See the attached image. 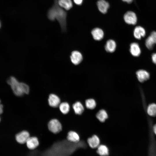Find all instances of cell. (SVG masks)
Listing matches in <instances>:
<instances>
[{"label":"cell","instance_id":"2","mask_svg":"<svg viewBox=\"0 0 156 156\" xmlns=\"http://www.w3.org/2000/svg\"><path fill=\"white\" fill-rule=\"evenodd\" d=\"M53 5L55 8V18L60 24L62 32H65L67 28V13L59 5L58 0H54Z\"/></svg>","mask_w":156,"mask_h":156},{"label":"cell","instance_id":"30","mask_svg":"<svg viewBox=\"0 0 156 156\" xmlns=\"http://www.w3.org/2000/svg\"><path fill=\"white\" fill-rule=\"evenodd\" d=\"M124 2H126L128 3H132L133 0H122Z\"/></svg>","mask_w":156,"mask_h":156},{"label":"cell","instance_id":"11","mask_svg":"<svg viewBox=\"0 0 156 156\" xmlns=\"http://www.w3.org/2000/svg\"><path fill=\"white\" fill-rule=\"evenodd\" d=\"M91 34L93 38L96 40H100L102 39L104 35L103 30L98 27L93 29L91 31Z\"/></svg>","mask_w":156,"mask_h":156},{"label":"cell","instance_id":"16","mask_svg":"<svg viewBox=\"0 0 156 156\" xmlns=\"http://www.w3.org/2000/svg\"><path fill=\"white\" fill-rule=\"evenodd\" d=\"M67 138L68 141L74 143L78 142L80 140L79 134L74 131H69L68 133Z\"/></svg>","mask_w":156,"mask_h":156},{"label":"cell","instance_id":"1","mask_svg":"<svg viewBox=\"0 0 156 156\" xmlns=\"http://www.w3.org/2000/svg\"><path fill=\"white\" fill-rule=\"evenodd\" d=\"M7 82L10 86L14 93L17 96H21L29 92V86L25 83L19 81L14 76H10L7 80Z\"/></svg>","mask_w":156,"mask_h":156},{"label":"cell","instance_id":"18","mask_svg":"<svg viewBox=\"0 0 156 156\" xmlns=\"http://www.w3.org/2000/svg\"><path fill=\"white\" fill-rule=\"evenodd\" d=\"M59 5L66 10H70L73 7L71 0H58Z\"/></svg>","mask_w":156,"mask_h":156},{"label":"cell","instance_id":"24","mask_svg":"<svg viewBox=\"0 0 156 156\" xmlns=\"http://www.w3.org/2000/svg\"><path fill=\"white\" fill-rule=\"evenodd\" d=\"M47 17L51 21H54L56 19L55 8L54 5L49 10L47 13Z\"/></svg>","mask_w":156,"mask_h":156},{"label":"cell","instance_id":"33","mask_svg":"<svg viewBox=\"0 0 156 156\" xmlns=\"http://www.w3.org/2000/svg\"><path fill=\"white\" fill-rule=\"evenodd\" d=\"M1 118H0V121H1Z\"/></svg>","mask_w":156,"mask_h":156},{"label":"cell","instance_id":"13","mask_svg":"<svg viewBox=\"0 0 156 156\" xmlns=\"http://www.w3.org/2000/svg\"><path fill=\"white\" fill-rule=\"evenodd\" d=\"M26 143L27 147L30 149H33L36 148L39 144L38 139L36 137H29Z\"/></svg>","mask_w":156,"mask_h":156},{"label":"cell","instance_id":"4","mask_svg":"<svg viewBox=\"0 0 156 156\" xmlns=\"http://www.w3.org/2000/svg\"><path fill=\"white\" fill-rule=\"evenodd\" d=\"M124 19L125 22L130 25H135L137 21V18L136 14L133 12L128 11L124 15Z\"/></svg>","mask_w":156,"mask_h":156},{"label":"cell","instance_id":"32","mask_svg":"<svg viewBox=\"0 0 156 156\" xmlns=\"http://www.w3.org/2000/svg\"><path fill=\"white\" fill-rule=\"evenodd\" d=\"M1 23L0 22V28L1 27Z\"/></svg>","mask_w":156,"mask_h":156},{"label":"cell","instance_id":"6","mask_svg":"<svg viewBox=\"0 0 156 156\" xmlns=\"http://www.w3.org/2000/svg\"><path fill=\"white\" fill-rule=\"evenodd\" d=\"M29 137V133L27 131H23L16 135L15 139L18 143L23 144L26 143Z\"/></svg>","mask_w":156,"mask_h":156},{"label":"cell","instance_id":"22","mask_svg":"<svg viewBox=\"0 0 156 156\" xmlns=\"http://www.w3.org/2000/svg\"><path fill=\"white\" fill-rule=\"evenodd\" d=\"M59 106L60 111L64 114H67L69 111L70 106L69 104L67 102L62 103H60Z\"/></svg>","mask_w":156,"mask_h":156},{"label":"cell","instance_id":"25","mask_svg":"<svg viewBox=\"0 0 156 156\" xmlns=\"http://www.w3.org/2000/svg\"><path fill=\"white\" fill-rule=\"evenodd\" d=\"M145 44L147 48L150 50H151L153 48L154 45L155 44L150 36L146 39Z\"/></svg>","mask_w":156,"mask_h":156},{"label":"cell","instance_id":"3","mask_svg":"<svg viewBox=\"0 0 156 156\" xmlns=\"http://www.w3.org/2000/svg\"><path fill=\"white\" fill-rule=\"evenodd\" d=\"M49 130L54 133H57L62 130V127L60 121L57 119H53L51 120L48 123Z\"/></svg>","mask_w":156,"mask_h":156},{"label":"cell","instance_id":"29","mask_svg":"<svg viewBox=\"0 0 156 156\" xmlns=\"http://www.w3.org/2000/svg\"><path fill=\"white\" fill-rule=\"evenodd\" d=\"M3 111V106L1 103V101L0 99V114H1Z\"/></svg>","mask_w":156,"mask_h":156},{"label":"cell","instance_id":"23","mask_svg":"<svg viewBox=\"0 0 156 156\" xmlns=\"http://www.w3.org/2000/svg\"><path fill=\"white\" fill-rule=\"evenodd\" d=\"M148 114L151 116L156 115V104L154 103L150 104L148 106L147 109Z\"/></svg>","mask_w":156,"mask_h":156},{"label":"cell","instance_id":"5","mask_svg":"<svg viewBox=\"0 0 156 156\" xmlns=\"http://www.w3.org/2000/svg\"><path fill=\"white\" fill-rule=\"evenodd\" d=\"M70 57L71 62L75 65L79 64L83 60L81 53L76 50L73 51L71 52Z\"/></svg>","mask_w":156,"mask_h":156},{"label":"cell","instance_id":"9","mask_svg":"<svg viewBox=\"0 0 156 156\" xmlns=\"http://www.w3.org/2000/svg\"><path fill=\"white\" fill-rule=\"evenodd\" d=\"M137 77L138 80L141 82H143L149 79L150 77L149 73L146 71L140 69L136 72Z\"/></svg>","mask_w":156,"mask_h":156},{"label":"cell","instance_id":"20","mask_svg":"<svg viewBox=\"0 0 156 156\" xmlns=\"http://www.w3.org/2000/svg\"><path fill=\"white\" fill-rule=\"evenodd\" d=\"M97 152L101 156H107L109 155V150L106 145L101 144L97 147Z\"/></svg>","mask_w":156,"mask_h":156},{"label":"cell","instance_id":"21","mask_svg":"<svg viewBox=\"0 0 156 156\" xmlns=\"http://www.w3.org/2000/svg\"><path fill=\"white\" fill-rule=\"evenodd\" d=\"M86 107L89 109H94L96 106V103L95 100L92 98L86 99L85 101Z\"/></svg>","mask_w":156,"mask_h":156},{"label":"cell","instance_id":"8","mask_svg":"<svg viewBox=\"0 0 156 156\" xmlns=\"http://www.w3.org/2000/svg\"><path fill=\"white\" fill-rule=\"evenodd\" d=\"M97 5L99 11L103 14L107 12L109 7V3L105 0H98L97 2Z\"/></svg>","mask_w":156,"mask_h":156},{"label":"cell","instance_id":"14","mask_svg":"<svg viewBox=\"0 0 156 156\" xmlns=\"http://www.w3.org/2000/svg\"><path fill=\"white\" fill-rule=\"evenodd\" d=\"M130 51L131 55L135 57L139 56L141 53V50L138 44L133 42L130 45Z\"/></svg>","mask_w":156,"mask_h":156},{"label":"cell","instance_id":"15","mask_svg":"<svg viewBox=\"0 0 156 156\" xmlns=\"http://www.w3.org/2000/svg\"><path fill=\"white\" fill-rule=\"evenodd\" d=\"M73 108L75 113L77 115H81L84 112V107L80 101H77L73 105Z\"/></svg>","mask_w":156,"mask_h":156},{"label":"cell","instance_id":"27","mask_svg":"<svg viewBox=\"0 0 156 156\" xmlns=\"http://www.w3.org/2000/svg\"><path fill=\"white\" fill-rule=\"evenodd\" d=\"M152 60L153 62L156 64V53L152 54Z\"/></svg>","mask_w":156,"mask_h":156},{"label":"cell","instance_id":"10","mask_svg":"<svg viewBox=\"0 0 156 156\" xmlns=\"http://www.w3.org/2000/svg\"><path fill=\"white\" fill-rule=\"evenodd\" d=\"M87 142L90 147L92 148H95L99 146L100 141L98 136L96 135H94L88 139Z\"/></svg>","mask_w":156,"mask_h":156},{"label":"cell","instance_id":"31","mask_svg":"<svg viewBox=\"0 0 156 156\" xmlns=\"http://www.w3.org/2000/svg\"><path fill=\"white\" fill-rule=\"evenodd\" d=\"M153 131L155 133L156 135V125L153 127Z\"/></svg>","mask_w":156,"mask_h":156},{"label":"cell","instance_id":"28","mask_svg":"<svg viewBox=\"0 0 156 156\" xmlns=\"http://www.w3.org/2000/svg\"><path fill=\"white\" fill-rule=\"evenodd\" d=\"M74 3L77 5H80L82 4L83 0H73Z\"/></svg>","mask_w":156,"mask_h":156},{"label":"cell","instance_id":"12","mask_svg":"<svg viewBox=\"0 0 156 156\" xmlns=\"http://www.w3.org/2000/svg\"><path fill=\"white\" fill-rule=\"evenodd\" d=\"M146 35L144 29L140 26H137L135 27L133 31V35L135 38L140 39L144 37Z\"/></svg>","mask_w":156,"mask_h":156},{"label":"cell","instance_id":"26","mask_svg":"<svg viewBox=\"0 0 156 156\" xmlns=\"http://www.w3.org/2000/svg\"><path fill=\"white\" fill-rule=\"evenodd\" d=\"M150 36L152 37L155 44H156V31L152 32Z\"/></svg>","mask_w":156,"mask_h":156},{"label":"cell","instance_id":"7","mask_svg":"<svg viewBox=\"0 0 156 156\" xmlns=\"http://www.w3.org/2000/svg\"><path fill=\"white\" fill-rule=\"evenodd\" d=\"M49 105L52 107H56L60 104V100L57 95L52 94L49 95L48 99Z\"/></svg>","mask_w":156,"mask_h":156},{"label":"cell","instance_id":"17","mask_svg":"<svg viewBox=\"0 0 156 156\" xmlns=\"http://www.w3.org/2000/svg\"><path fill=\"white\" fill-rule=\"evenodd\" d=\"M116 48V44L114 40L110 39L107 41L105 46V50L107 52L112 53L115 51Z\"/></svg>","mask_w":156,"mask_h":156},{"label":"cell","instance_id":"19","mask_svg":"<svg viewBox=\"0 0 156 156\" xmlns=\"http://www.w3.org/2000/svg\"><path fill=\"white\" fill-rule=\"evenodd\" d=\"M96 116L100 122H104L108 118V114L105 110L101 109L97 113Z\"/></svg>","mask_w":156,"mask_h":156}]
</instances>
